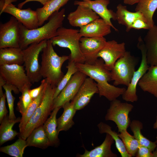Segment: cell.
Wrapping results in <instances>:
<instances>
[{
    "label": "cell",
    "instance_id": "1",
    "mask_svg": "<svg viewBox=\"0 0 157 157\" xmlns=\"http://www.w3.org/2000/svg\"><path fill=\"white\" fill-rule=\"evenodd\" d=\"M79 71L96 82L100 97L104 96L111 101L122 95L126 89L120 88L110 84L111 81L110 71L107 69L104 61L100 58H98L93 64L85 63H76Z\"/></svg>",
    "mask_w": 157,
    "mask_h": 157
},
{
    "label": "cell",
    "instance_id": "2",
    "mask_svg": "<svg viewBox=\"0 0 157 157\" xmlns=\"http://www.w3.org/2000/svg\"><path fill=\"white\" fill-rule=\"evenodd\" d=\"M65 17V10L63 8L52 14L43 26L35 29H28L19 22V47L23 50L31 44L49 40L56 36L58 29L63 26Z\"/></svg>",
    "mask_w": 157,
    "mask_h": 157
},
{
    "label": "cell",
    "instance_id": "3",
    "mask_svg": "<svg viewBox=\"0 0 157 157\" xmlns=\"http://www.w3.org/2000/svg\"><path fill=\"white\" fill-rule=\"evenodd\" d=\"M50 40H47L46 46L41 54V74L47 83L56 87L64 75L61 70L63 63L69 59V56H58L54 51Z\"/></svg>",
    "mask_w": 157,
    "mask_h": 157
},
{
    "label": "cell",
    "instance_id": "4",
    "mask_svg": "<svg viewBox=\"0 0 157 157\" xmlns=\"http://www.w3.org/2000/svg\"><path fill=\"white\" fill-rule=\"evenodd\" d=\"M56 87L48 83L46 85L44 95L40 105L37 108L23 131L18 135L19 138L26 140L32 131L43 125L52 111L53 96Z\"/></svg>",
    "mask_w": 157,
    "mask_h": 157
},
{
    "label": "cell",
    "instance_id": "5",
    "mask_svg": "<svg viewBox=\"0 0 157 157\" xmlns=\"http://www.w3.org/2000/svg\"><path fill=\"white\" fill-rule=\"evenodd\" d=\"M82 37L79 30L62 26L58 29L57 35L50 40L53 46L57 45L69 49L71 53L69 61L84 63L85 59L80 47V41Z\"/></svg>",
    "mask_w": 157,
    "mask_h": 157
},
{
    "label": "cell",
    "instance_id": "6",
    "mask_svg": "<svg viewBox=\"0 0 157 157\" xmlns=\"http://www.w3.org/2000/svg\"><path fill=\"white\" fill-rule=\"evenodd\" d=\"M138 63V60L126 51L124 55L116 61L111 71V81L113 85H120L127 87L130 83Z\"/></svg>",
    "mask_w": 157,
    "mask_h": 157
},
{
    "label": "cell",
    "instance_id": "7",
    "mask_svg": "<svg viewBox=\"0 0 157 157\" xmlns=\"http://www.w3.org/2000/svg\"><path fill=\"white\" fill-rule=\"evenodd\" d=\"M47 40L31 44L23 50L24 66L26 73L32 84L40 81L42 78L39 63L40 53L46 46Z\"/></svg>",
    "mask_w": 157,
    "mask_h": 157
},
{
    "label": "cell",
    "instance_id": "8",
    "mask_svg": "<svg viewBox=\"0 0 157 157\" xmlns=\"http://www.w3.org/2000/svg\"><path fill=\"white\" fill-rule=\"evenodd\" d=\"M134 106L127 102H122L117 99L111 101L105 117L106 121H112L117 125L118 132L127 130L131 122L129 114Z\"/></svg>",
    "mask_w": 157,
    "mask_h": 157
},
{
    "label": "cell",
    "instance_id": "9",
    "mask_svg": "<svg viewBox=\"0 0 157 157\" xmlns=\"http://www.w3.org/2000/svg\"><path fill=\"white\" fill-rule=\"evenodd\" d=\"M24 67V65L17 64L0 65V75L6 83L14 86L21 92L32 85Z\"/></svg>",
    "mask_w": 157,
    "mask_h": 157
},
{
    "label": "cell",
    "instance_id": "10",
    "mask_svg": "<svg viewBox=\"0 0 157 157\" xmlns=\"http://www.w3.org/2000/svg\"><path fill=\"white\" fill-rule=\"evenodd\" d=\"M138 48L140 50L142 59L140 65L137 70L134 72L131 81L123 94L122 99L127 102H134L138 100L136 88L138 82L143 75L148 70L149 66L146 56V50L144 44L141 36L138 39L137 45Z\"/></svg>",
    "mask_w": 157,
    "mask_h": 157
},
{
    "label": "cell",
    "instance_id": "11",
    "mask_svg": "<svg viewBox=\"0 0 157 157\" xmlns=\"http://www.w3.org/2000/svg\"><path fill=\"white\" fill-rule=\"evenodd\" d=\"M0 15L3 13L11 15L28 29H34L39 27L37 13L30 8L22 9L10 3L0 6Z\"/></svg>",
    "mask_w": 157,
    "mask_h": 157
},
{
    "label": "cell",
    "instance_id": "12",
    "mask_svg": "<svg viewBox=\"0 0 157 157\" xmlns=\"http://www.w3.org/2000/svg\"><path fill=\"white\" fill-rule=\"evenodd\" d=\"M87 76L78 71L70 79L58 96L53 99V110L56 107L62 108L65 103L74 98Z\"/></svg>",
    "mask_w": 157,
    "mask_h": 157
},
{
    "label": "cell",
    "instance_id": "13",
    "mask_svg": "<svg viewBox=\"0 0 157 157\" xmlns=\"http://www.w3.org/2000/svg\"><path fill=\"white\" fill-rule=\"evenodd\" d=\"M19 22L14 17L0 24V48L19 47Z\"/></svg>",
    "mask_w": 157,
    "mask_h": 157
},
{
    "label": "cell",
    "instance_id": "14",
    "mask_svg": "<svg viewBox=\"0 0 157 157\" xmlns=\"http://www.w3.org/2000/svg\"><path fill=\"white\" fill-rule=\"evenodd\" d=\"M126 51L124 42L118 43L113 40L106 41L97 56L103 59L105 67L110 71L116 61L123 56Z\"/></svg>",
    "mask_w": 157,
    "mask_h": 157
},
{
    "label": "cell",
    "instance_id": "15",
    "mask_svg": "<svg viewBox=\"0 0 157 157\" xmlns=\"http://www.w3.org/2000/svg\"><path fill=\"white\" fill-rule=\"evenodd\" d=\"M106 41L104 37H82L80 47L85 59V63L94 64L98 59L97 54L104 47Z\"/></svg>",
    "mask_w": 157,
    "mask_h": 157
},
{
    "label": "cell",
    "instance_id": "16",
    "mask_svg": "<svg viewBox=\"0 0 157 157\" xmlns=\"http://www.w3.org/2000/svg\"><path fill=\"white\" fill-rule=\"evenodd\" d=\"M110 2L109 0H82L75 1L74 4L75 5H82L90 8L115 31H118L111 21L112 19L116 20V15L115 13L108 8L107 6Z\"/></svg>",
    "mask_w": 157,
    "mask_h": 157
},
{
    "label": "cell",
    "instance_id": "17",
    "mask_svg": "<svg viewBox=\"0 0 157 157\" xmlns=\"http://www.w3.org/2000/svg\"><path fill=\"white\" fill-rule=\"evenodd\" d=\"M96 93H99L97 83L91 78L87 77L71 101L75 109L77 110L84 108Z\"/></svg>",
    "mask_w": 157,
    "mask_h": 157
},
{
    "label": "cell",
    "instance_id": "18",
    "mask_svg": "<svg viewBox=\"0 0 157 157\" xmlns=\"http://www.w3.org/2000/svg\"><path fill=\"white\" fill-rule=\"evenodd\" d=\"M99 18L90 8L82 5H78L76 9L70 13L67 19L70 24L80 28Z\"/></svg>",
    "mask_w": 157,
    "mask_h": 157
},
{
    "label": "cell",
    "instance_id": "19",
    "mask_svg": "<svg viewBox=\"0 0 157 157\" xmlns=\"http://www.w3.org/2000/svg\"><path fill=\"white\" fill-rule=\"evenodd\" d=\"M111 26L102 18L97 19L80 28L83 37H103L111 33Z\"/></svg>",
    "mask_w": 157,
    "mask_h": 157
},
{
    "label": "cell",
    "instance_id": "20",
    "mask_svg": "<svg viewBox=\"0 0 157 157\" xmlns=\"http://www.w3.org/2000/svg\"><path fill=\"white\" fill-rule=\"evenodd\" d=\"M143 40L148 64L157 65V26L154 25L148 30Z\"/></svg>",
    "mask_w": 157,
    "mask_h": 157
},
{
    "label": "cell",
    "instance_id": "21",
    "mask_svg": "<svg viewBox=\"0 0 157 157\" xmlns=\"http://www.w3.org/2000/svg\"><path fill=\"white\" fill-rule=\"evenodd\" d=\"M115 142L112 137L109 134L106 133L105 139L100 145L89 151L85 148V152L83 154H78V157H117V155L111 150L112 144Z\"/></svg>",
    "mask_w": 157,
    "mask_h": 157
},
{
    "label": "cell",
    "instance_id": "22",
    "mask_svg": "<svg viewBox=\"0 0 157 157\" xmlns=\"http://www.w3.org/2000/svg\"><path fill=\"white\" fill-rule=\"evenodd\" d=\"M138 85L143 91L147 92L157 98V65L149 67Z\"/></svg>",
    "mask_w": 157,
    "mask_h": 157
},
{
    "label": "cell",
    "instance_id": "23",
    "mask_svg": "<svg viewBox=\"0 0 157 157\" xmlns=\"http://www.w3.org/2000/svg\"><path fill=\"white\" fill-rule=\"evenodd\" d=\"M23 50L20 47L0 48V65L24 64Z\"/></svg>",
    "mask_w": 157,
    "mask_h": 157
},
{
    "label": "cell",
    "instance_id": "24",
    "mask_svg": "<svg viewBox=\"0 0 157 157\" xmlns=\"http://www.w3.org/2000/svg\"><path fill=\"white\" fill-rule=\"evenodd\" d=\"M115 13L116 20L119 24L126 27V31L127 32L131 29V26L136 19L141 18H144L141 12L129 11L127 9L126 6L121 4H119L117 6Z\"/></svg>",
    "mask_w": 157,
    "mask_h": 157
},
{
    "label": "cell",
    "instance_id": "25",
    "mask_svg": "<svg viewBox=\"0 0 157 157\" xmlns=\"http://www.w3.org/2000/svg\"><path fill=\"white\" fill-rule=\"evenodd\" d=\"M63 112L61 115L57 119L58 133L61 131H67L74 124L73 119L76 111L73 103L67 102L62 106Z\"/></svg>",
    "mask_w": 157,
    "mask_h": 157
},
{
    "label": "cell",
    "instance_id": "26",
    "mask_svg": "<svg viewBox=\"0 0 157 157\" xmlns=\"http://www.w3.org/2000/svg\"><path fill=\"white\" fill-rule=\"evenodd\" d=\"M60 108V107H56L54 108L51 113L50 117L43 124L44 130L49 138L51 146L57 147L60 144L58 136L56 116Z\"/></svg>",
    "mask_w": 157,
    "mask_h": 157
},
{
    "label": "cell",
    "instance_id": "27",
    "mask_svg": "<svg viewBox=\"0 0 157 157\" xmlns=\"http://www.w3.org/2000/svg\"><path fill=\"white\" fill-rule=\"evenodd\" d=\"M70 0H51L42 7L36 10L38 19L39 26H42L54 13L58 11L61 7Z\"/></svg>",
    "mask_w": 157,
    "mask_h": 157
},
{
    "label": "cell",
    "instance_id": "28",
    "mask_svg": "<svg viewBox=\"0 0 157 157\" xmlns=\"http://www.w3.org/2000/svg\"><path fill=\"white\" fill-rule=\"evenodd\" d=\"M28 146L34 147L42 149L51 146L43 124L35 129L26 140Z\"/></svg>",
    "mask_w": 157,
    "mask_h": 157
},
{
    "label": "cell",
    "instance_id": "29",
    "mask_svg": "<svg viewBox=\"0 0 157 157\" xmlns=\"http://www.w3.org/2000/svg\"><path fill=\"white\" fill-rule=\"evenodd\" d=\"M21 118L18 117L15 119H9L8 115L5 116L0 123V145H2L8 141L13 139L19 133L13 129L14 125L20 122Z\"/></svg>",
    "mask_w": 157,
    "mask_h": 157
},
{
    "label": "cell",
    "instance_id": "30",
    "mask_svg": "<svg viewBox=\"0 0 157 157\" xmlns=\"http://www.w3.org/2000/svg\"><path fill=\"white\" fill-rule=\"evenodd\" d=\"M135 7V11L141 12L150 28L155 25L153 19L157 9V0H139Z\"/></svg>",
    "mask_w": 157,
    "mask_h": 157
},
{
    "label": "cell",
    "instance_id": "31",
    "mask_svg": "<svg viewBox=\"0 0 157 157\" xmlns=\"http://www.w3.org/2000/svg\"><path fill=\"white\" fill-rule=\"evenodd\" d=\"M129 126L133 133V136L140 145L147 147L152 151L155 150L157 147L156 142L150 141L142 133L141 131L143 128V124L141 122L138 120H133L131 122Z\"/></svg>",
    "mask_w": 157,
    "mask_h": 157
},
{
    "label": "cell",
    "instance_id": "32",
    "mask_svg": "<svg viewBox=\"0 0 157 157\" xmlns=\"http://www.w3.org/2000/svg\"><path fill=\"white\" fill-rule=\"evenodd\" d=\"M97 126L100 133H108L113 138L116 147L122 157H131L127 152L123 142L118 136V133L113 131L109 125L103 122L99 123Z\"/></svg>",
    "mask_w": 157,
    "mask_h": 157
},
{
    "label": "cell",
    "instance_id": "33",
    "mask_svg": "<svg viewBox=\"0 0 157 157\" xmlns=\"http://www.w3.org/2000/svg\"><path fill=\"white\" fill-rule=\"evenodd\" d=\"M46 85L39 95L33 100L25 113L22 116L19 126V133H21L23 131L35 110L41 103L44 95Z\"/></svg>",
    "mask_w": 157,
    "mask_h": 157
},
{
    "label": "cell",
    "instance_id": "34",
    "mask_svg": "<svg viewBox=\"0 0 157 157\" xmlns=\"http://www.w3.org/2000/svg\"><path fill=\"white\" fill-rule=\"evenodd\" d=\"M118 136L123 142L126 151L131 157L135 156L140 144L133 135L130 134L127 130L118 133Z\"/></svg>",
    "mask_w": 157,
    "mask_h": 157
},
{
    "label": "cell",
    "instance_id": "35",
    "mask_svg": "<svg viewBox=\"0 0 157 157\" xmlns=\"http://www.w3.org/2000/svg\"><path fill=\"white\" fill-rule=\"evenodd\" d=\"M28 146L26 140L19 138L13 144L1 147L0 151L12 156L22 157L24 149Z\"/></svg>",
    "mask_w": 157,
    "mask_h": 157
},
{
    "label": "cell",
    "instance_id": "36",
    "mask_svg": "<svg viewBox=\"0 0 157 157\" xmlns=\"http://www.w3.org/2000/svg\"><path fill=\"white\" fill-rule=\"evenodd\" d=\"M76 63L69 61L66 67L67 70L66 74L57 85L53 96L54 99L56 97L69 81L72 76L78 71Z\"/></svg>",
    "mask_w": 157,
    "mask_h": 157
},
{
    "label": "cell",
    "instance_id": "37",
    "mask_svg": "<svg viewBox=\"0 0 157 157\" xmlns=\"http://www.w3.org/2000/svg\"><path fill=\"white\" fill-rule=\"evenodd\" d=\"M3 88L5 91V93L9 107V119L11 120L15 119L17 118L14 113V104L15 98L13 95L12 91H13L15 94H18L20 91L18 89L14 86L6 83L3 86Z\"/></svg>",
    "mask_w": 157,
    "mask_h": 157
},
{
    "label": "cell",
    "instance_id": "38",
    "mask_svg": "<svg viewBox=\"0 0 157 157\" xmlns=\"http://www.w3.org/2000/svg\"><path fill=\"white\" fill-rule=\"evenodd\" d=\"M30 89L26 88L21 92V95L19 97L17 104V109L22 116L25 113L33 100L29 93Z\"/></svg>",
    "mask_w": 157,
    "mask_h": 157
},
{
    "label": "cell",
    "instance_id": "39",
    "mask_svg": "<svg viewBox=\"0 0 157 157\" xmlns=\"http://www.w3.org/2000/svg\"><path fill=\"white\" fill-rule=\"evenodd\" d=\"M155 149L152 151L147 147L140 144L135 157H157V147Z\"/></svg>",
    "mask_w": 157,
    "mask_h": 157
},
{
    "label": "cell",
    "instance_id": "40",
    "mask_svg": "<svg viewBox=\"0 0 157 157\" xmlns=\"http://www.w3.org/2000/svg\"><path fill=\"white\" fill-rule=\"evenodd\" d=\"M48 83L46 78H44L41 82V84L38 87L32 89H29V93L33 100L37 98Z\"/></svg>",
    "mask_w": 157,
    "mask_h": 157
},
{
    "label": "cell",
    "instance_id": "41",
    "mask_svg": "<svg viewBox=\"0 0 157 157\" xmlns=\"http://www.w3.org/2000/svg\"><path fill=\"white\" fill-rule=\"evenodd\" d=\"M131 28L135 29H149L150 28L144 18H139L136 19L131 26Z\"/></svg>",
    "mask_w": 157,
    "mask_h": 157
},
{
    "label": "cell",
    "instance_id": "42",
    "mask_svg": "<svg viewBox=\"0 0 157 157\" xmlns=\"http://www.w3.org/2000/svg\"><path fill=\"white\" fill-rule=\"evenodd\" d=\"M5 93L0 97V123L1 122L3 118L7 115L8 112L6 105Z\"/></svg>",
    "mask_w": 157,
    "mask_h": 157
},
{
    "label": "cell",
    "instance_id": "43",
    "mask_svg": "<svg viewBox=\"0 0 157 157\" xmlns=\"http://www.w3.org/2000/svg\"><path fill=\"white\" fill-rule=\"evenodd\" d=\"M51 0H25L23 2L19 3L18 8L21 9L24 4L28 2L31 1H36L40 3L43 6L45 5Z\"/></svg>",
    "mask_w": 157,
    "mask_h": 157
},
{
    "label": "cell",
    "instance_id": "44",
    "mask_svg": "<svg viewBox=\"0 0 157 157\" xmlns=\"http://www.w3.org/2000/svg\"><path fill=\"white\" fill-rule=\"evenodd\" d=\"M6 83V81L0 75V97L2 96L4 93L2 90L3 86Z\"/></svg>",
    "mask_w": 157,
    "mask_h": 157
},
{
    "label": "cell",
    "instance_id": "45",
    "mask_svg": "<svg viewBox=\"0 0 157 157\" xmlns=\"http://www.w3.org/2000/svg\"><path fill=\"white\" fill-rule=\"evenodd\" d=\"M139 0H124V4L129 5H133L137 3Z\"/></svg>",
    "mask_w": 157,
    "mask_h": 157
},
{
    "label": "cell",
    "instance_id": "46",
    "mask_svg": "<svg viewBox=\"0 0 157 157\" xmlns=\"http://www.w3.org/2000/svg\"><path fill=\"white\" fill-rule=\"evenodd\" d=\"M17 0H0V6L17 1Z\"/></svg>",
    "mask_w": 157,
    "mask_h": 157
},
{
    "label": "cell",
    "instance_id": "47",
    "mask_svg": "<svg viewBox=\"0 0 157 157\" xmlns=\"http://www.w3.org/2000/svg\"><path fill=\"white\" fill-rule=\"evenodd\" d=\"M153 128L154 129H157V115L156 117V121L153 124Z\"/></svg>",
    "mask_w": 157,
    "mask_h": 157
},
{
    "label": "cell",
    "instance_id": "48",
    "mask_svg": "<svg viewBox=\"0 0 157 157\" xmlns=\"http://www.w3.org/2000/svg\"><path fill=\"white\" fill-rule=\"evenodd\" d=\"M155 142H156V144H157V135L156 137V140Z\"/></svg>",
    "mask_w": 157,
    "mask_h": 157
}]
</instances>
